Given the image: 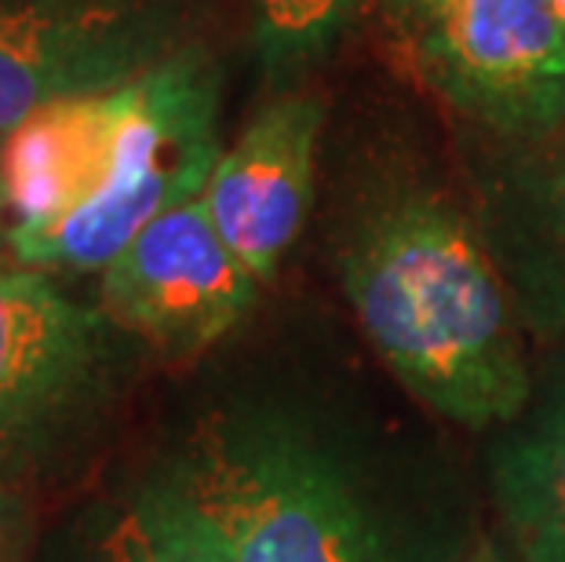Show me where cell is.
Instances as JSON below:
<instances>
[{"mask_svg":"<svg viewBox=\"0 0 565 562\" xmlns=\"http://www.w3.org/2000/svg\"><path fill=\"white\" fill-rule=\"evenodd\" d=\"M347 405H215L158 471L231 562H463L478 533L449 475Z\"/></svg>","mask_w":565,"mask_h":562,"instance_id":"1","label":"cell"},{"mask_svg":"<svg viewBox=\"0 0 565 562\" xmlns=\"http://www.w3.org/2000/svg\"><path fill=\"white\" fill-rule=\"evenodd\" d=\"M329 263L362 337L430 413L489 435L529 402L536 369L471 198L424 153L376 142L347 161Z\"/></svg>","mask_w":565,"mask_h":562,"instance_id":"2","label":"cell"},{"mask_svg":"<svg viewBox=\"0 0 565 562\" xmlns=\"http://www.w3.org/2000/svg\"><path fill=\"white\" fill-rule=\"evenodd\" d=\"M220 66L209 47L186 44L125 85L114 172L74 216L11 242L33 271L103 274L110 259L164 212L204 194L220 147Z\"/></svg>","mask_w":565,"mask_h":562,"instance_id":"3","label":"cell"},{"mask_svg":"<svg viewBox=\"0 0 565 562\" xmlns=\"http://www.w3.org/2000/svg\"><path fill=\"white\" fill-rule=\"evenodd\" d=\"M402 63L486 139L565 125V41L551 0H376Z\"/></svg>","mask_w":565,"mask_h":562,"instance_id":"4","label":"cell"},{"mask_svg":"<svg viewBox=\"0 0 565 562\" xmlns=\"http://www.w3.org/2000/svg\"><path fill=\"white\" fill-rule=\"evenodd\" d=\"M183 0H0V136L47 103L131 85L186 47Z\"/></svg>","mask_w":565,"mask_h":562,"instance_id":"5","label":"cell"},{"mask_svg":"<svg viewBox=\"0 0 565 562\" xmlns=\"http://www.w3.org/2000/svg\"><path fill=\"white\" fill-rule=\"evenodd\" d=\"M106 329L103 310L70 300L47 271L0 263V486L38 468L95 410Z\"/></svg>","mask_w":565,"mask_h":562,"instance_id":"6","label":"cell"},{"mask_svg":"<svg viewBox=\"0 0 565 562\" xmlns=\"http://www.w3.org/2000/svg\"><path fill=\"white\" fill-rule=\"evenodd\" d=\"M263 282L215 231L204 198L164 212L99 274V310L164 358H198L252 315Z\"/></svg>","mask_w":565,"mask_h":562,"instance_id":"7","label":"cell"},{"mask_svg":"<svg viewBox=\"0 0 565 562\" xmlns=\"http://www.w3.org/2000/svg\"><path fill=\"white\" fill-rule=\"evenodd\" d=\"M471 209L525 337L565 343V125L533 139L475 136Z\"/></svg>","mask_w":565,"mask_h":562,"instance_id":"8","label":"cell"},{"mask_svg":"<svg viewBox=\"0 0 565 562\" xmlns=\"http://www.w3.org/2000/svg\"><path fill=\"white\" fill-rule=\"evenodd\" d=\"M324 121L329 110L315 92H278L223 150L201 194L215 231L263 285L315 212Z\"/></svg>","mask_w":565,"mask_h":562,"instance_id":"9","label":"cell"},{"mask_svg":"<svg viewBox=\"0 0 565 562\" xmlns=\"http://www.w3.org/2000/svg\"><path fill=\"white\" fill-rule=\"evenodd\" d=\"M125 88L41 106L0 136V216L8 242L52 231L99 198L114 172Z\"/></svg>","mask_w":565,"mask_h":562,"instance_id":"10","label":"cell"},{"mask_svg":"<svg viewBox=\"0 0 565 562\" xmlns=\"http://www.w3.org/2000/svg\"><path fill=\"white\" fill-rule=\"evenodd\" d=\"M486 438L500 541L519 562H565V343L533 380L529 402Z\"/></svg>","mask_w":565,"mask_h":562,"instance_id":"11","label":"cell"},{"mask_svg":"<svg viewBox=\"0 0 565 562\" xmlns=\"http://www.w3.org/2000/svg\"><path fill=\"white\" fill-rule=\"evenodd\" d=\"M74 562H231L201 516L153 475L81 533Z\"/></svg>","mask_w":565,"mask_h":562,"instance_id":"12","label":"cell"},{"mask_svg":"<svg viewBox=\"0 0 565 562\" xmlns=\"http://www.w3.org/2000/svg\"><path fill=\"white\" fill-rule=\"evenodd\" d=\"M365 0H248L252 47L270 88L299 92L343 47Z\"/></svg>","mask_w":565,"mask_h":562,"instance_id":"13","label":"cell"},{"mask_svg":"<svg viewBox=\"0 0 565 562\" xmlns=\"http://www.w3.org/2000/svg\"><path fill=\"white\" fill-rule=\"evenodd\" d=\"M30 516L15 489L0 486V562H26Z\"/></svg>","mask_w":565,"mask_h":562,"instance_id":"14","label":"cell"},{"mask_svg":"<svg viewBox=\"0 0 565 562\" xmlns=\"http://www.w3.org/2000/svg\"><path fill=\"white\" fill-rule=\"evenodd\" d=\"M463 562H519V559H514L511 548L500 541V533H497V530H492V533H489V530H482V533H478L475 548H471V552H467V559H463Z\"/></svg>","mask_w":565,"mask_h":562,"instance_id":"15","label":"cell"},{"mask_svg":"<svg viewBox=\"0 0 565 562\" xmlns=\"http://www.w3.org/2000/svg\"><path fill=\"white\" fill-rule=\"evenodd\" d=\"M551 8H555V22L562 30V41H565V0H551Z\"/></svg>","mask_w":565,"mask_h":562,"instance_id":"16","label":"cell"}]
</instances>
